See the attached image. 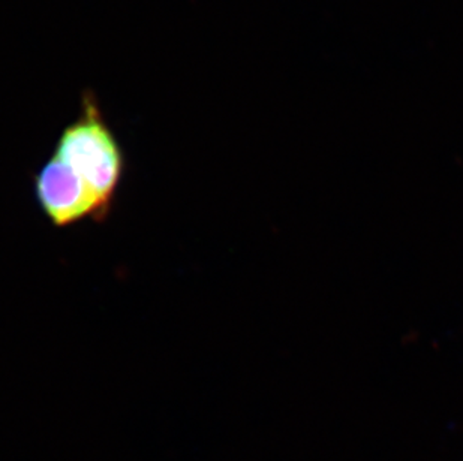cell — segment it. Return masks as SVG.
Listing matches in <instances>:
<instances>
[{
	"label": "cell",
	"mask_w": 463,
	"mask_h": 461,
	"mask_svg": "<svg viewBox=\"0 0 463 461\" xmlns=\"http://www.w3.org/2000/svg\"><path fill=\"white\" fill-rule=\"evenodd\" d=\"M52 156L83 180L109 218L125 174V155L92 90L83 93L79 118L61 131Z\"/></svg>",
	"instance_id": "1"
},
{
	"label": "cell",
	"mask_w": 463,
	"mask_h": 461,
	"mask_svg": "<svg viewBox=\"0 0 463 461\" xmlns=\"http://www.w3.org/2000/svg\"><path fill=\"white\" fill-rule=\"evenodd\" d=\"M35 195L45 218L57 228L71 227L84 219L102 222L107 219L83 180L70 166L52 156L36 173Z\"/></svg>",
	"instance_id": "2"
}]
</instances>
